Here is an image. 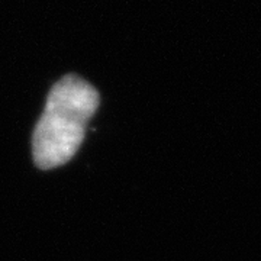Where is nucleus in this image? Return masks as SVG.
I'll return each instance as SVG.
<instances>
[{
	"instance_id": "f257e3e1",
	"label": "nucleus",
	"mask_w": 261,
	"mask_h": 261,
	"mask_svg": "<svg viewBox=\"0 0 261 261\" xmlns=\"http://www.w3.org/2000/svg\"><path fill=\"white\" fill-rule=\"evenodd\" d=\"M99 102L97 90L79 75H65L53 86L32 137L38 168L53 170L74 157Z\"/></svg>"
}]
</instances>
